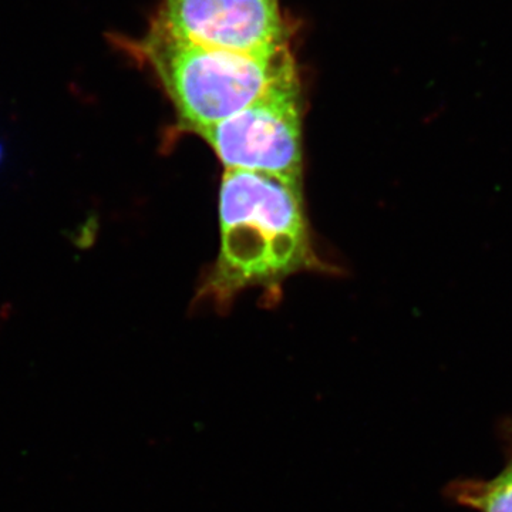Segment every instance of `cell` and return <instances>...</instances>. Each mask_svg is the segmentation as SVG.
Here are the masks:
<instances>
[{"label": "cell", "mask_w": 512, "mask_h": 512, "mask_svg": "<svg viewBox=\"0 0 512 512\" xmlns=\"http://www.w3.org/2000/svg\"><path fill=\"white\" fill-rule=\"evenodd\" d=\"M302 114L301 82L293 69L245 109L195 134L212 148L225 170L302 183Z\"/></svg>", "instance_id": "3957f363"}, {"label": "cell", "mask_w": 512, "mask_h": 512, "mask_svg": "<svg viewBox=\"0 0 512 512\" xmlns=\"http://www.w3.org/2000/svg\"><path fill=\"white\" fill-rule=\"evenodd\" d=\"M220 254L205 298L227 305L239 292L275 286L320 266L312 248L302 183L225 170L220 190Z\"/></svg>", "instance_id": "6da1fadb"}, {"label": "cell", "mask_w": 512, "mask_h": 512, "mask_svg": "<svg viewBox=\"0 0 512 512\" xmlns=\"http://www.w3.org/2000/svg\"><path fill=\"white\" fill-rule=\"evenodd\" d=\"M154 25L198 45L248 55L289 49L279 0H163Z\"/></svg>", "instance_id": "277c9868"}, {"label": "cell", "mask_w": 512, "mask_h": 512, "mask_svg": "<svg viewBox=\"0 0 512 512\" xmlns=\"http://www.w3.org/2000/svg\"><path fill=\"white\" fill-rule=\"evenodd\" d=\"M451 493L460 504L480 512H512V463L490 481H463Z\"/></svg>", "instance_id": "5b68a950"}, {"label": "cell", "mask_w": 512, "mask_h": 512, "mask_svg": "<svg viewBox=\"0 0 512 512\" xmlns=\"http://www.w3.org/2000/svg\"><path fill=\"white\" fill-rule=\"evenodd\" d=\"M127 47L160 80L181 130L194 134L245 109L296 69L289 49L276 55L231 52L181 39L154 23Z\"/></svg>", "instance_id": "7a4b0ae2"}]
</instances>
